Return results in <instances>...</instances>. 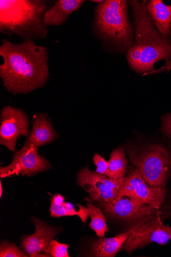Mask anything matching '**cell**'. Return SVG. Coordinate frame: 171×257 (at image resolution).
Masks as SVG:
<instances>
[{"label": "cell", "mask_w": 171, "mask_h": 257, "mask_svg": "<svg viewBox=\"0 0 171 257\" xmlns=\"http://www.w3.org/2000/svg\"><path fill=\"white\" fill-rule=\"evenodd\" d=\"M49 51L46 47L25 40L14 44L3 39L0 55V77L7 90L14 95L27 94L45 85L48 81Z\"/></svg>", "instance_id": "obj_1"}, {"label": "cell", "mask_w": 171, "mask_h": 257, "mask_svg": "<svg viewBox=\"0 0 171 257\" xmlns=\"http://www.w3.org/2000/svg\"><path fill=\"white\" fill-rule=\"evenodd\" d=\"M48 10L44 0H1L0 32L24 41L45 39L48 30L43 17Z\"/></svg>", "instance_id": "obj_2"}, {"label": "cell", "mask_w": 171, "mask_h": 257, "mask_svg": "<svg viewBox=\"0 0 171 257\" xmlns=\"http://www.w3.org/2000/svg\"><path fill=\"white\" fill-rule=\"evenodd\" d=\"M136 31L135 45L141 51L139 73H150L155 63L171 60V43L157 31L146 9L147 2L132 1Z\"/></svg>", "instance_id": "obj_3"}, {"label": "cell", "mask_w": 171, "mask_h": 257, "mask_svg": "<svg viewBox=\"0 0 171 257\" xmlns=\"http://www.w3.org/2000/svg\"><path fill=\"white\" fill-rule=\"evenodd\" d=\"M126 151L132 164L152 188H165L171 168V154L160 144L136 146L129 144Z\"/></svg>", "instance_id": "obj_4"}, {"label": "cell", "mask_w": 171, "mask_h": 257, "mask_svg": "<svg viewBox=\"0 0 171 257\" xmlns=\"http://www.w3.org/2000/svg\"><path fill=\"white\" fill-rule=\"evenodd\" d=\"M95 24L103 37L117 45L122 50L132 48L133 34L128 20L126 1L107 0L97 6Z\"/></svg>", "instance_id": "obj_5"}, {"label": "cell", "mask_w": 171, "mask_h": 257, "mask_svg": "<svg viewBox=\"0 0 171 257\" xmlns=\"http://www.w3.org/2000/svg\"><path fill=\"white\" fill-rule=\"evenodd\" d=\"M99 204L108 217L129 222L132 225L142 221H151L157 216H161L159 209L139 203L126 196L116 197L109 202Z\"/></svg>", "instance_id": "obj_6"}, {"label": "cell", "mask_w": 171, "mask_h": 257, "mask_svg": "<svg viewBox=\"0 0 171 257\" xmlns=\"http://www.w3.org/2000/svg\"><path fill=\"white\" fill-rule=\"evenodd\" d=\"M125 177L120 179H111L84 167L77 174V183L89 194L92 201L107 203L118 196Z\"/></svg>", "instance_id": "obj_7"}, {"label": "cell", "mask_w": 171, "mask_h": 257, "mask_svg": "<svg viewBox=\"0 0 171 257\" xmlns=\"http://www.w3.org/2000/svg\"><path fill=\"white\" fill-rule=\"evenodd\" d=\"M38 149L33 144L26 141L23 147L16 152L11 165L1 167V178L21 174L33 176L52 168L51 163L38 154Z\"/></svg>", "instance_id": "obj_8"}, {"label": "cell", "mask_w": 171, "mask_h": 257, "mask_svg": "<svg viewBox=\"0 0 171 257\" xmlns=\"http://www.w3.org/2000/svg\"><path fill=\"white\" fill-rule=\"evenodd\" d=\"M166 195L165 188L150 186L145 182L139 171L134 168L125 177V180L117 197L126 196L139 203L150 205L159 209Z\"/></svg>", "instance_id": "obj_9"}, {"label": "cell", "mask_w": 171, "mask_h": 257, "mask_svg": "<svg viewBox=\"0 0 171 257\" xmlns=\"http://www.w3.org/2000/svg\"><path fill=\"white\" fill-rule=\"evenodd\" d=\"M0 118V144L14 152L18 138L30 135L29 116L22 109L7 105L3 108Z\"/></svg>", "instance_id": "obj_10"}, {"label": "cell", "mask_w": 171, "mask_h": 257, "mask_svg": "<svg viewBox=\"0 0 171 257\" xmlns=\"http://www.w3.org/2000/svg\"><path fill=\"white\" fill-rule=\"evenodd\" d=\"M171 240V227L164 224L161 215L138 229L126 241L121 250L129 254L149 244L156 242L165 245Z\"/></svg>", "instance_id": "obj_11"}, {"label": "cell", "mask_w": 171, "mask_h": 257, "mask_svg": "<svg viewBox=\"0 0 171 257\" xmlns=\"http://www.w3.org/2000/svg\"><path fill=\"white\" fill-rule=\"evenodd\" d=\"M32 221L35 225L36 231L33 235L22 237V248L30 256L49 257L45 251L61 231L35 217L32 218Z\"/></svg>", "instance_id": "obj_12"}, {"label": "cell", "mask_w": 171, "mask_h": 257, "mask_svg": "<svg viewBox=\"0 0 171 257\" xmlns=\"http://www.w3.org/2000/svg\"><path fill=\"white\" fill-rule=\"evenodd\" d=\"M151 221L139 222L115 237L108 238H101L95 240L91 246L93 255L97 257L115 256L134 232Z\"/></svg>", "instance_id": "obj_13"}, {"label": "cell", "mask_w": 171, "mask_h": 257, "mask_svg": "<svg viewBox=\"0 0 171 257\" xmlns=\"http://www.w3.org/2000/svg\"><path fill=\"white\" fill-rule=\"evenodd\" d=\"M32 122L33 129L26 141L33 144L38 148L52 143L57 138L58 134L52 121L45 113L37 114Z\"/></svg>", "instance_id": "obj_14"}, {"label": "cell", "mask_w": 171, "mask_h": 257, "mask_svg": "<svg viewBox=\"0 0 171 257\" xmlns=\"http://www.w3.org/2000/svg\"><path fill=\"white\" fill-rule=\"evenodd\" d=\"M84 3L83 0H59L53 7L44 14L45 26L48 28L63 25L70 15L79 10Z\"/></svg>", "instance_id": "obj_15"}, {"label": "cell", "mask_w": 171, "mask_h": 257, "mask_svg": "<svg viewBox=\"0 0 171 257\" xmlns=\"http://www.w3.org/2000/svg\"><path fill=\"white\" fill-rule=\"evenodd\" d=\"M146 9L158 32L171 43V6L165 5L161 0H151Z\"/></svg>", "instance_id": "obj_16"}, {"label": "cell", "mask_w": 171, "mask_h": 257, "mask_svg": "<svg viewBox=\"0 0 171 257\" xmlns=\"http://www.w3.org/2000/svg\"><path fill=\"white\" fill-rule=\"evenodd\" d=\"M108 163L109 178L120 179L125 177L127 172L128 160L123 148L120 147L114 150Z\"/></svg>", "instance_id": "obj_17"}, {"label": "cell", "mask_w": 171, "mask_h": 257, "mask_svg": "<svg viewBox=\"0 0 171 257\" xmlns=\"http://www.w3.org/2000/svg\"><path fill=\"white\" fill-rule=\"evenodd\" d=\"M87 207L91 218L90 227L94 230L97 236L104 238L105 233L109 230L104 215L99 207L90 203L87 204Z\"/></svg>", "instance_id": "obj_18"}, {"label": "cell", "mask_w": 171, "mask_h": 257, "mask_svg": "<svg viewBox=\"0 0 171 257\" xmlns=\"http://www.w3.org/2000/svg\"><path fill=\"white\" fill-rule=\"evenodd\" d=\"M1 257H28V253L21 250L15 244L4 241L0 246Z\"/></svg>", "instance_id": "obj_19"}, {"label": "cell", "mask_w": 171, "mask_h": 257, "mask_svg": "<svg viewBox=\"0 0 171 257\" xmlns=\"http://www.w3.org/2000/svg\"><path fill=\"white\" fill-rule=\"evenodd\" d=\"M69 246L68 244L60 243L57 240H53L46 249L45 253L49 257H69Z\"/></svg>", "instance_id": "obj_20"}, {"label": "cell", "mask_w": 171, "mask_h": 257, "mask_svg": "<svg viewBox=\"0 0 171 257\" xmlns=\"http://www.w3.org/2000/svg\"><path fill=\"white\" fill-rule=\"evenodd\" d=\"M141 51L138 46L134 45L129 50L127 58L130 66L138 72L140 66Z\"/></svg>", "instance_id": "obj_21"}, {"label": "cell", "mask_w": 171, "mask_h": 257, "mask_svg": "<svg viewBox=\"0 0 171 257\" xmlns=\"http://www.w3.org/2000/svg\"><path fill=\"white\" fill-rule=\"evenodd\" d=\"M93 160L96 167L95 172L108 177L109 175L108 161H106L100 155L97 154L94 156Z\"/></svg>", "instance_id": "obj_22"}, {"label": "cell", "mask_w": 171, "mask_h": 257, "mask_svg": "<svg viewBox=\"0 0 171 257\" xmlns=\"http://www.w3.org/2000/svg\"><path fill=\"white\" fill-rule=\"evenodd\" d=\"M161 121L162 131L171 138V113H168L162 116Z\"/></svg>", "instance_id": "obj_23"}, {"label": "cell", "mask_w": 171, "mask_h": 257, "mask_svg": "<svg viewBox=\"0 0 171 257\" xmlns=\"http://www.w3.org/2000/svg\"><path fill=\"white\" fill-rule=\"evenodd\" d=\"M161 218L164 219L166 218L171 217V196L169 202L167 203V207L161 211Z\"/></svg>", "instance_id": "obj_24"}, {"label": "cell", "mask_w": 171, "mask_h": 257, "mask_svg": "<svg viewBox=\"0 0 171 257\" xmlns=\"http://www.w3.org/2000/svg\"><path fill=\"white\" fill-rule=\"evenodd\" d=\"M3 185H2V183L1 181V182H0V197H1L3 196Z\"/></svg>", "instance_id": "obj_25"}, {"label": "cell", "mask_w": 171, "mask_h": 257, "mask_svg": "<svg viewBox=\"0 0 171 257\" xmlns=\"http://www.w3.org/2000/svg\"><path fill=\"white\" fill-rule=\"evenodd\" d=\"M90 2L101 4L103 3L104 1H95V0H94V1H90Z\"/></svg>", "instance_id": "obj_26"}]
</instances>
